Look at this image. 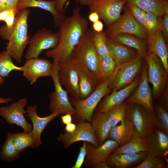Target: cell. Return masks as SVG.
I'll list each match as a JSON object with an SVG mask.
<instances>
[{
    "label": "cell",
    "mask_w": 168,
    "mask_h": 168,
    "mask_svg": "<svg viewBox=\"0 0 168 168\" xmlns=\"http://www.w3.org/2000/svg\"><path fill=\"white\" fill-rule=\"evenodd\" d=\"M88 23L82 14L80 8L77 7L74 8L72 15L65 17L58 25L60 36L58 44L54 48L46 52V56L58 63L69 60L88 28Z\"/></svg>",
    "instance_id": "obj_1"
},
{
    "label": "cell",
    "mask_w": 168,
    "mask_h": 168,
    "mask_svg": "<svg viewBox=\"0 0 168 168\" xmlns=\"http://www.w3.org/2000/svg\"><path fill=\"white\" fill-rule=\"evenodd\" d=\"M93 31L88 28L70 58L75 68L84 72L97 86L102 81L99 72V55L95 46Z\"/></svg>",
    "instance_id": "obj_2"
},
{
    "label": "cell",
    "mask_w": 168,
    "mask_h": 168,
    "mask_svg": "<svg viewBox=\"0 0 168 168\" xmlns=\"http://www.w3.org/2000/svg\"><path fill=\"white\" fill-rule=\"evenodd\" d=\"M30 12L27 8L18 11L11 30H7L4 25L0 27V37L9 41L6 51L18 63L21 62L23 52L29 40L27 34V20Z\"/></svg>",
    "instance_id": "obj_3"
},
{
    "label": "cell",
    "mask_w": 168,
    "mask_h": 168,
    "mask_svg": "<svg viewBox=\"0 0 168 168\" xmlns=\"http://www.w3.org/2000/svg\"><path fill=\"white\" fill-rule=\"evenodd\" d=\"M110 82V78L102 81L90 95L84 99L76 100L70 97V101L75 111L72 119L77 122L84 121L90 122L96 107L102 99L111 92Z\"/></svg>",
    "instance_id": "obj_4"
},
{
    "label": "cell",
    "mask_w": 168,
    "mask_h": 168,
    "mask_svg": "<svg viewBox=\"0 0 168 168\" xmlns=\"http://www.w3.org/2000/svg\"><path fill=\"white\" fill-rule=\"evenodd\" d=\"M154 112L138 104L129 103L127 105L126 117L133 123L135 133L147 139L157 127V119Z\"/></svg>",
    "instance_id": "obj_5"
},
{
    "label": "cell",
    "mask_w": 168,
    "mask_h": 168,
    "mask_svg": "<svg viewBox=\"0 0 168 168\" xmlns=\"http://www.w3.org/2000/svg\"><path fill=\"white\" fill-rule=\"evenodd\" d=\"M53 63V68L51 77L53 80L54 90L49 95L50 99L49 110L57 116L67 114L73 115L75 112V109L70 102L68 92L63 88L58 79V63L54 60Z\"/></svg>",
    "instance_id": "obj_6"
},
{
    "label": "cell",
    "mask_w": 168,
    "mask_h": 168,
    "mask_svg": "<svg viewBox=\"0 0 168 168\" xmlns=\"http://www.w3.org/2000/svg\"><path fill=\"white\" fill-rule=\"evenodd\" d=\"M144 58L147 65L148 80L152 86L153 97L157 99L166 83L167 72L155 53L148 52Z\"/></svg>",
    "instance_id": "obj_7"
},
{
    "label": "cell",
    "mask_w": 168,
    "mask_h": 168,
    "mask_svg": "<svg viewBox=\"0 0 168 168\" xmlns=\"http://www.w3.org/2000/svg\"><path fill=\"white\" fill-rule=\"evenodd\" d=\"M59 36V32L54 33L46 28L41 29L29 39L25 58L26 59L37 58L44 50L54 48Z\"/></svg>",
    "instance_id": "obj_8"
},
{
    "label": "cell",
    "mask_w": 168,
    "mask_h": 168,
    "mask_svg": "<svg viewBox=\"0 0 168 168\" xmlns=\"http://www.w3.org/2000/svg\"><path fill=\"white\" fill-rule=\"evenodd\" d=\"M142 58L138 56L116 69L110 78V87L112 91L127 86L134 80L141 68Z\"/></svg>",
    "instance_id": "obj_9"
},
{
    "label": "cell",
    "mask_w": 168,
    "mask_h": 168,
    "mask_svg": "<svg viewBox=\"0 0 168 168\" xmlns=\"http://www.w3.org/2000/svg\"><path fill=\"white\" fill-rule=\"evenodd\" d=\"M105 33L110 39L121 33L133 35L141 39H147L148 37L145 29L136 21L130 10L109 26Z\"/></svg>",
    "instance_id": "obj_10"
},
{
    "label": "cell",
    "mask_w": 168,
    "mask_h": 168,
    "mask_svg": "<svg viewBox=\"0 0 168 168\" xmlns=\"http://www.w3.org/2000/svg\"><path fill=\"white\" fill-rule=\"evenodd\" d=\"M119 146L112 139L106 140L98 147L86 142V155L84 163L85 166L93 168H109L106 161L113 151Z\"/></svg>",
    "instance_id": "obj_11"
},
{
    "label": "cell",
    "mask_w": 168,
    "mask_h": 168,
    "mask_svg": "<svg viewBox=\"0 0 168 168\" xmlns=\"http://www.w3.org/2000/svg\"><path fill=\"white\" fill-rule=\"evenodd\" d=\"M126 2V0H96L89 6L90 12H96L100 19L109 26L120 17Z\"/></svg>",
    "instance_id": "obj_12"
},
{
    "label": "cell",
    "mask_w": 168,
    "mask_h": 168,
    "mask_svg": "<svg viewBox=\"0 0 168 168\" xmlns=\"http://www.w3.org/2000/svg\"><path fill=\"white\" fill-rule=\"evenodd\" d=\"M27 103V99L24 98L12 102L9 106L0 107V116L10 124H15L21 128L24 132H30L32 126L26 121L24 115L26 113L24 108Z\"/></svg>",
    "instance_id": "obj_13"
},
{
    "label": "cell",
    "mask_w": 168,
    "mask_h": 168,
    "mask_svg": "<svg viewBox=\"0 0 168 168\" xmlns=\"http://www.w3.org/2000/svg\"><path fill=\"white\" fill-rule=\"evenodd\" d=\"M76 128L72 133L65 132L60 134L57 140L62 142L65 148L69 147L75 142L82 141L91 144L94 147H99L90 122L86 121L77 123Z\"/></svg>",
    "instance_id": "obj_14"
},
{
    "label": "cell",
    "mask_w": 168,
    "mask_h": 168,
    "mask_svg": "<svg viewBox=\"0 0 168 168\" xmlns=\"http://www.w3.org/2000/svg\"><path fill=\"white\" fill-rule=\"evenodd\" d=\"M136 89L133 93L127 99V102L138 104L148 111L154 112L146 63L142 67L140 81Z\"/></svg>",
    "instance_id": "obj_15"
},
{
    "label": "cell",
    "mask_w": 168,
    "mask_h": 168,
    "mask_svg": "<svg viewBox=\"0 0 168 168\" xmlns=\"http://www.w3.org/2000/svg\"><path fill=\"white\" fill-rule=\"evenodd\" d=\"M58 75L59 82L71 96L76 100L80 99L78 72L70 59L58 63Z\"/></svg>",
    "instance_id": "obj_16"
},
{
    "label": "cell",
    "mask_w": 168,
    "mask_h": 168,
    "mask_svg": "<svg viewBox=\"0 0 168 168\" xmlns=\"http://www.w3.org/2000/svg\"><path fill=\"white\" fill-rule=\"evenodd\" d=\"M22 67L23 76L33 85L40 77H51L53 65L48 60L37 58L27 59Z\"/></svg>",
    "instance_id": "obj_17"
},
{
    "label": "cell",
    "mask_w": 168,
    "mask_h": 168,
    "mask_svg": "<svg viewBox=\"0 0 168 168\" xmlns=\"http://www.w3.org/2000/svg\"><path fill=\"white\" fill-rule=\"evenodd\" d=\"M139 82V79H136L127 86L118 90L112 91L101 100L94 112L106 113L113 107L123 102L131 95Z\"/></svg>",
    "instance_id": "obj_18"
},
{
    "label": "cell",
    "mask_w": 168,
    "mask_h": 168,
    "mask_svg": "<svg viewBox=\"0 0 168 168\" xmlns=\"http://www.w3.org/2000/svg\"><path fill=\"white\" fill-rule=\"evenodd\" d=\"M36 105L28 106L26 110L25 116L29 117L32 121L33 127L30 132L37 147L42 144L41 135L48 124L57 116L52 113L45 117H40L37 113Z\"/></svg>",
    "instance_id": "obj_19"
},
{
    "label": "cell",
    "mask_w": 168,
    "mask_h": 168,
    "mask_svg": "<svg viewBox=\"0 0 168 168\" xmlns=\"http://www.w3.org/2000/svg\"><path fill=\"white\" fill-rule=\"evenodd\" d=\"M148 152H141L135 154H111L107 159L106 163L109 168H128L140 163Z\"/></svg>",
    "instance_id": "obj_20"
},
{
    "label": "cell",
    "mask_w": 168,
    "mask_h": 168,
    "mask_svg": "<svg viewBox=\"0 0 168 168\" xmlns=\"http://www.w3.org/2000/svg\"><path fill=\"white\" fill-rule=\"evenodd\" d=\"M149 52L155 53L160 60L166 71H168V52L164 38L159 29L148 34Z\"/></svg>",
    "instance_id": "obj_21"
},
{
    "label": "cell",
    "mask_w": 168,
    "mask_h": 168,
    "mask_svg": "<svg viewBox=\"0 0 168 168\" xmlns=\"http://www.w3.org/2000/svg\"><path fill=\"white\" fill-rule=\"evenodd\" d=\"M107 45L110 55L116 63V69L138 56L135 49L108 38Z\"/></svg>",
    "instance_id": "obj_22"
},
{
    "label": "cell",
    "mask_w": 168,
    "mask_h": 168,
    "mask_svg": "<svg viewBox=\"0 0 168 168\" xmlns=\"http://www.w3.org/2000/svg\"><path fill=\"white\" fill-rule=\"evenodd\" d=\"M57 0L46 1L43 0H19L16 7L18 11L29 7H38L50 12L53 16L55 26L58 25L65 17L59 14L56 9Z\"/></svg>",
    "instance_id": "obj_23"
},
{
    "label": "cell",
    "mask_w": 168,
    "mask_h": 168,
    "mask_svg": "<svg viewBox=\"0 0 168 168\" xmlns=\"http://www.w3.org/2000/svg\"><path fill=\"white\" fill-rule=\"evenodd\" d=\"M111 128L108 138L122 145L128 142L132 138L135 131L132 122L126 118L123 121Z\"/></svg>",
    "instance_id": "obj_24"
},
{
    "label": "cell",
    "mask_w": 168,
    "mask_h": 168,
    "mask_svg": "<svg viewBox=\"0 0 168 168\" xmlns=\"http://www.w3.org/2000/svg\"><path fill=\"white\" fill-rule=\"evenodd\" d=\"M90 123L99 146L108 138L111 126L105 113L94 112Z\"/></svg>",
    "instance_id": "obj_25"
},
{
    "label": "cell",
    "mask_w": 168,
    "mask_h": 168,
    "mask_svg": "<svg viewBox=\"0 0 168 168\" xmlns=\"http://www.w3.org/2000/svg\"><path fill=\"white\" fill-rule=\"evenodd\" d=\"M151 151L164 157L168 151V134L156 128L147 138Z\"/></svg>",
    "instance_id": "obj_26"
},
{
    "label": "cell",
    "mask_w": 168,
    "mask_h": 168,
    "mask_svg": "<svg viewBox=\"0 0 168 168\" xmlns=\"http://www.w3.org/2000/svg\"><path fill=\"white\" fill-rule=\"evenodd\" d=\"M151 151L147 139L135 132L132 139L126 143L118 147L111 154L119 153L135 154L141 152Z\"/></svg>",
    "instance_id": "obj_27"
},
{
    "label": "cell",
    "mask_w": 168,
    "mask_h": 168,
    "mask_svg": "<svg viewBox=\"0 0 168 168\" xmlns=\"http://www.w3.org/2000/svg\"><path fill=\"white\" fill-rule=\"evenodd\" d=\"M110 39L135 49L139 57H144L147 54V46L144 42L142 39L134 35L121 33Z\"/></svg>",
    "instance_id": "obj_28"
},
{
    "label": "cell",
    "mask_w": 168,
    "mask_h": 168,
    "mask_svg": "<svg viewBox=\"0 0 168 168\" xmlns=\"http://www.w3.org/2000/svg\"><path fill=\"white\" fill-rule=\"evenodd\" d=\"M128 4L134 5L146 12H151L161 17L164 15V0H127Z\"/></svg>",
    "instance_id": "obj_29"
},
{
    "label": "cell",
    "mask_w": 168,
    "mask_h": 168,
    "mask_svg": "<svg viewBox=\"0 0 168 168\" xmlns=\"http://www.w3.org/2000/svg\"><path fill=\"white\" fill-rule=\"evenodd\" d=\"M116 62L110 54L99 56V69L102 81L111 78L116 68Z\"/></svg>",
    "instance_id": "obj_30"
},
{
    "label": "cell",
    "mask_w": 168,
    "mask_h": 168,
    "mask_svg": "<svg viewBox=\"0 0 168 168\" xmlns=\"http://www.w3.org/2000/svg\"><path fill=\"white\" fill-rule=\"evenodd\" d=\"M19 156L20 153L18 152L15 147L13 134L9 133L0 150V159L11 161L18 158Z\"/></svg>",
    "instance_id": "obj_31"
},
{
    "label": "cell",
    "mask_w": 168,
    "mask_h": 168,
    "mask_svg": "<svg viewBox=\"0 0 168 168\" xmlns=\"http://www.w3.org/2000/svg\"><path fill=\"white\" fill-rule=\"evenodd\" d=\"M76 69L78 76L79 97L80 99H84L90 95L98 86L84 72L78 69Z\"/></svg>",
    "instance_id": "obj_32"
},
{
    "label": "cell",
    "mask_w": 168,
    "mask_h": 168,
    "mask_svg": "<svg viewBox=\"0 0 168 168\" xmlns=\"http://www.w3.org/2000/svg\"><path fill=\"white\" fill-rule=\"evenodd\" d=\"M13 141L19 153L28 147H37L35 142L30 133L24 132L13 133Z\"/></svg>",
    "instance_id": "obj_33"
},
{
    "label": "cell",
    "mask_w": 168,
    "mask_h": 168,
    "mask_svg": "<svg viewBox=\"0 0 168 168\" xmlns=\"http://www.w3.org/2000/svg\"><path fill=\"white\" fill-rule=\"evenodd\" d=\"M127 108V105L123 102L113 107L105 113L111 127L117 125L126 118Z\"/></svg>",
    "instance_id": "obj_34"
},
{
    "label": "cell",
    "mask_w": 168,
    "mask_h": 168,
    "mask_svg": "<svg viewBox=\"0 0 168 168\" xmlns=\"http://www.w3.org/2000/svg\"><path fill=\"white\" fill-rule=\"evenodd\" d=\"M22 67L15 65L12 58L5 50L0 52V76L5 78L8 77L13 71H22Z\"/></svg>",
    "instance_id": "obj_35"
},
{
    "label": "cell",
    "mask_w": 168,
    "mask_h": 168,
    "mask_svg": "<svg viewBox=\"0 0 168 168\" xmlns=\"http://www.w3.org/2000/svg\"><path fill=\"white\" fill-rule=\"evenodd\" d=\"M163 157L152 151L149 152L144 159L134 168H163Z\"/></svg>",
    "instance_id": "obj_36"
},
{
    "label": "cell",
    "mask_w": 168,
    "mask_h": 168,
    "mask_svg": "<svg viewBox=\"0 0 168 168\" xmlns=\"http://www.w3.org/2000/svg\"><path fill=\"white\" fill-rule=\"evenodd\" d=\"M161 17L151 12H146L142 26L147 34L154 33L160 28Z\"/></svg>",
    "instance_id": "obj_37"
},
{
    "label": "cell",
    "mask_w": 168,
    "mask_h": 168,
    "mask_svg": "<svg viewBox=\"0 0 168 168\" xmlns=\"http://www.w3.org/2000/svg\"><path fill=\"white\" fill-rule=\"evenodd\" d=\"M93 31L94 44L99 56L110 54L107 45V37L103 31L100 32Z\"/></svg>",
    "instance_id": "obj_38"
},
{
    "label": "cell",
    "mask_w": 168,
    "mask_h": 168,
    "mask_svg": "<svg viewBox=\"0 0 168 168\" xmlns=\"http://www.w3.org/2000/svg\"><path fill=\"white\" fill-rule=\"evenodd\" d=\"M154 109L156 113L158 120L157 128L168 134V113L162 106L155 104Z\"/></svg>",
    "instance_id": "obj_39"
},
{
    "label": "cell",
    "mask_w": 168,
    "mask_h": 168,
    "mask_svg": "<svg viewBox=\"0 0 168 168\" xmlns=\"http://www.w3.org/2000/svg\"><path fill=\"white\" fill-rule=\"evenodd\" d=\"M128 5L129 10L134 18L142 26L146 12L136 5L130 4Z\"/></svg>",
    "instance_id": "obj_40"
},
{
    "label": "cell",
    "mask_w": 168,
    "mask_h": 168,
    "mask_svg": "<svg viewBox=\"0 0 168 168\" xmlns=\"http://www.w3.org/2000/svg\"><path fill=\"white\" fill-rule=\"evenodd\" d=\"M86 142H83L82 145L79 148V152L74 165L72 168H80L84 163L86 155Z\"/></svg>",
    "instance_id": "obj_41"
},
{
    "label": "cell",
    "mask_w": 168,
    "mask_h": 168,
    "mask_svg": "<svg viewBox=\"0 0 168 168\" xmlns=\"http://www.w3.org/2000/svg\"><path fill=\"white\" fill-rule=\"evenodd\" d=\"M18 12L16 7L10 9L9 13L4 21L6 25H4L7 30H11L12 29L14 25L16 16Z\"/></svg>",
    "instance_id": "obj_42"
},
{
    "label": "cell",
    "mask_w": 168,
    "mask_h": 168,
    "mask_svg": "<svg viewBox=\"0 0 168 168\" xmlns=\"http://www.w3.org/2000/svg\"><path fill=\"white\" fill-rule=\"evenodd\" d=\"M163 19L161 20L160 28L163 37L166 39L168 36V15H164Z\"/></svg>",
    "instance_id": "obj_43"
},
{
    "label": "cell",
    "mask_w": 168,
    "mask_h": 168,
    "mask_svg": "<svg viewBox=\"0 0 168 168\" xmlns=\"http://www.w3.org/2000/svg\"><path fill=\"white\" fill-rule=\"evenodd\" d=\"M68 0H57L56 9L57 12L60 14L64 15L65 11L64 6Z\"/></svg>",
    "instance_id": "obj_44"
},
{
    "label": "cell",
    "mask_w": 168,
    "mask_h": 168,
    "mask_svg": "<svg viewBox=\"0 0 168 168\" xmlns=\"http://www.w3.org/2000/svg\"><path fill=\"white\" fill-rule=\"evenodd\" d=\"M92 26V30L94 32L99 33L103 31V24L99 20L93 23Z\"/></svg>",
    "instance_id": "obj_45"
},
{
    "label": "cell",
    "mask_w": 168,
    "mask_h": 168,
    "mask_svg": "<svg viewBox=\"0 0 168 168\" xmlns=\"http://www.w3.org/2000/svg\"><path fill=\"white\" fill-rule=\"evenodd\" d=\"M72 115L70 114H64L61 117V120L63 124H67L72 122Z\"/></svg>",
    "instance_id": "obj_46"
},
{
    "label": "cell",
    "mask_w": 168,
    "mask_h": 168,
    "mask_svg": "<svg viewBox=\"0 0 168 168\" xmlns=\"http://www.w3.org/2000/svg\"><path fill=\"white\" fill-rule=\"evenodd\" d=\"M88 19L91 23H94L99 20L100 18L98 14L96 12H90L88 15Z\"/></svg>",
    "instance_id": "obj_47"
},
{
    "label": "cell",
    "mask_w": 168,
    "mask_h": 168,
    "mask_svg": "<svg viewBox=\"0 0 168 168\" xmlns=\"http://www.w3.org/2000/svg\"><path fill=\"white\" fill-rule=\"evenodd\" d=\"M5 9H11L16 7L19 0H5Z\"/></svg>",
    "instance_id": "obj_48"
},
{
    "label": "cell",
    "mask_w": 168,
    "mask_h": 168,
    "mask_svg": "<svg viewBox=\"0 0 168 168\" xmlns=\"http://www.w3.org/2000/svg\"><path fill=\"white\" fill-rule=\"evenodd\" d=\"M76 128V124L73 123H71L66 125L64 128L65 132L72 133L75 130Z\"/></svg>",
    "instance_id": "obj_49"
},
{
    "label": "cell",
    "mask_w": 168,
    "mask_h": 168,
    "mask_svg": "<svg viewBox=\"0 0 168 168\" xmlns=\"http://www.w3.org/2000/svg\"><path fill=\"white\" fill-rule=\"evenodd\" d=\"M10 9H5L0 11V22L4 21L9 13Z\"/></svg>",
    "instance_id": "obj_50"
},
{
    "label": "cell",
    "mask_w": 168,
    "mask_h": 168,
    "mask_svg": "<svg viewBox=\"0 0 168 168\" xmlns=\"http://www.w3.org/2000/svg\"><path fill=\"white\" fill-rule=\"evenodd\" d=\"M96 0H76V2L81 5L89 6Z\"/></svg>",
    "instance_id": "obj_51"
},
{
    "label": "cell",
    "mask_w": 168,
    "mask_h": 168,
    "mask_svg": "<svg viewBox=\"0 0 168 168\" xmlns=\"http://www.w3.org/2000/svg\"><path fill=\"white\" fill-rule=\"evenodd\" d=\"M163 9L164 15H168V3L167 0H164Z\"/></svg>",
    "instance_id": "obj_52"
},
{
    "label": "cell",
    "mask_w": 168,
    "mask_h": 168,
    "mask_svg": "<svg viewBox=\"0 0 168 168\" xmlns=\"http://www.w3.org/2000/svg\"><path fill=\"white\" fill-rule=\"evenodd\" d=\"M13 99L10 97L3 98L0 97V104L7 103L12 101Z\"/></svg>",
    "instance_id": "obj_53"
},
{
    "label": "cell",
    "mask_w": 168,
    "mask_h": 168,
    "mask_svg": "<svg viewBox=\"0 0 168 168\" xmlns=\"http://www.w3.org/2000/svg\"><path fill=\"white\" fill-rule=\"evenodd\" d=\"M6 4L5 0H0V11L5 9Z\"/></svg>",
    "instance_id": "obj_54"
},
{
    "label": "cell",
    "mask_w": 168,
    "mask_h": 168,
    "mask_svg": "<svg viewBox=\"0 0 168 168\" xmlns=\"http://www.w3.org/2000/svg\"><path fill=\"white\" fill-rule=\"evenodd\" d=\"M5 81V78L0 76V86L4 83Z\"/></svg>",
    "instance_id": "obj_55"
},
{
    "label": "cell",
    "mask_w": 168,
    "mask_h": 168,
    "mask_svg": "<svg viewBox=\"0 0 168 168\" xmlns=\"http://www.w3.org/2000/svg\"><path fill=\"white\" fill-rule=\"evenodd\" d=\"M127 1V0H126Z\"/></svg>",
    "instance_id": "obj_56"
},
{
    "label": "cell",
    "mask_w": 168,
    "mask_h": 168,
    "mask_svg": "<svg viewBox=\"0 0 168 168\" xmlns=\"http://www.w3.org/2000/svg\"></svg>",
    "instance_id": "obj_57"
}]
</instances>
